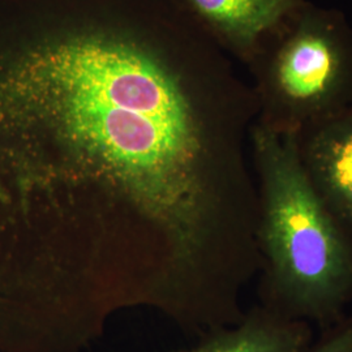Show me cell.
Segmentation results:
<instances>
[{
  "instance_id": "8",
  "label": "cell",
  "mask_w": 352,
  "mask_h": 352,
  "mask_svg": "<svg viewBox=\"0 0 352 352\" xmlns=\"http://www.w3.org/2000/svg\"><path fill=\"white\" fill-rule=\"evenodd\" d=\"M32 343H33V342H32ZM37 351H38V350H37Z\"/></svg>"
},
{
  "instance_id": "6",
  "label": "cell",
  "mask_w": 352,
  "mask_h": 352,
  "mask_svg": "<svg viewBox=\"0 0 352 352\" xmlns=\"http://www.w3.org/2000/svg\"><path fill=\"white\" fill-rule=\"evenodd\" d=\"M312 340L311 324L263 305L243 316L234 327L214 329L197 346L179 352H307Z\"/></svg>"
},
{
  "instance_id": "2",
  "label": "cell",
  "mask_w": 352,
  "mask_h": 352,
  "mask_svg": "<svg viewBox=\"0 0 352 352\" xmlns=\"http://www.w3.org/2000/svg\"><path fill=\"white\" fill-rule=\"evenodd\" d=\"M251 149L264 305L292 320L330 327L352 300V235L307 175L298 133L278 132L257 119Z\"/></svg>"
},
{
  "instance_id": "5",
  "label": "cell",
  "mask_w": 352,
  "mask_h": 352,
  "mask_svg": "<svg viewBox=\"0 0 352 352\" xmlns=\"http://www.w3.org/2000/svg\"><path fill=\"white\" fill-rule=\"evenodd\" d=\"M232 59L247 64L263 41L307 0H174Z\"/></svg>"
},
{
  "instance_id": "3",
  "label": "cell",
  "mask_w": 352,
  "mask_h": 352,
  "mask_svg": "<svg viewBox=\"0 0 352 352\" xmlns=\"http://www.w3.org/2000/svg\"><path fill=\"white\" fill-rule=\"evenodd\" d=\"M245 65L257 119L278 132L299 133L352 106V28L338 10L304 1Z\"/></svg>"
},
{
  "instance_id": "4",
  "label": "cell",
  "mask_w": 352,
  "mask_h": 352,
  "mask_svg": "<svg viewBox=\"0 0 352 352\" xmlns=\"http://www.w3.org/2000/svg\"><path fill=\"white\" fill-rule=\"evenodd\" d=\"M298 146L316 192L352 235V106L304 128Z\"/></svg>"
},
{
  "instance_id": "1",
  "label": "cell",
  "mask_w": 352,
  "mask_h": 352,
  "mask_svg": "<svg viewBox=\"0 0 352 352\" xmlns=\"http://www.w3.org/2000/svg\"><path fill=\"white\" fill-rule=\"evenodd\" d=\"M0 36V142L33 179L116 189L177 266L235 239L256 187L252 85L174 0H19Z\"/></svg>"
},
{
  "instance_id": "7",
  "label": "cell",
  "mask_w": 352,
  "mask_h": 352,
  "mask_svg": "<svg viewBox=\"0 0 352 352\" xmlns=\"http://www.w3.org/2000/svg\"><path fill=\"white\" fill-rule=\"evenodd\" d=\"M307 352H352V317L327 327L324 337Z\"/></svg>"
}]
</instances>
